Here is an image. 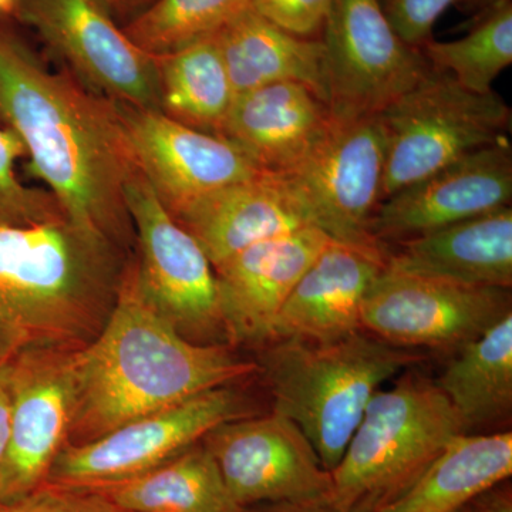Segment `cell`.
<instances>
[{
	"label": "cell",
	"mask_w": 512,
	"mask_h": 512,
	"mask_svg": "<svg viewBox=\"0 0 512 512\" xmlns=\"http://www.w3.org/2000/svg\"><path fill=\"white\" fill-rule=\"evenodd\" d=\"M201 443L239 507L332 498V474L311 441L275 410L222 423Z\"/></svg>",
	"instance_id": "5bb4252c"
},
{
	"label": "cell",
	"mask_w": 512,
	"mask_h": 512,
	"mask_svg": "<svg viewBox=\"0 0 512 512\" xmlns=\"http://www.w3.org/2000/svg\"><path fill=\"white\" fill-rule=\"evenodd\" d=\"M386 251L329 242L292 289L274 325L275 340L329 343L360 332V309L384 269Z\"/></svg>",
	"instance_id": "ac0fdd59"
},
{
	"label": "cell",
	"mask_w": 512,
	"mask_h": 512,
	"mask_svg": "<svg viewBox=\"0 0 512 512\" xmlns=\"http://www.w3.org/2000/svg\"><path fill=\"white\" fill-rule=\"evenodd\" d=\"M508 291L384 268L362 303L360 325L396 348L460 349L512 312Z\"/></svg>",
	"instance_id": "7c38bea8"
},
{
	"label": "cell",
	"mask_w": 512,
	"mask_h": 512,
	"mask_svg": "<svg viewBox=\"0 0 512 512\" xmlns=\"http://www.w3.org/2000/svg\"><path fill=\"white\" fill-rule=\"evenodd\" d=\"M330 241L319 228L305 227L251 245L215 266L229 346L272 342L276 316Z\"/></svg>",
	"instance_id": "e0dca14e"
},
{
	"label": "cell",
	"mask_w": 512,
	"mask_h": 512,
	"mask_svg": "<svg viewBox=\"0 0 512 512\" xmlns=\"http://www.w3.org/2000/svg\"><path fill=\"white\" fill-rule=\"evenodd\" d=\"M468 5L483 6L484 10L493 6L494 3L500 2V0H466Z\"/></svg>",
	"instance_id": "f35d334b"
},
{
	"label": "cell",
	"mask_w": 512,
	"mask_h": 512,
	"mask_svg": "<svg viewBox=\"0 0 512 512\" xmlns=\"http://www.w3.org/2000/svg\"><path fill=\"white\" fill-rule=\"evenodd\" d=\"M0 126L20 138L29 173L46 185L70 221L133 255L127 187L140 170L116 103L66 70L50 69L5 20Z\"/></svg>",
	"instance_id": "6da1fadb"
},
{
	"label": "cell",
	"mask_w": 512,
	"mask_h": 512,
	"mask_svg": "<svg viewBox=\"0 0 512 512\" xmlns=\"http://www.w3.org/2000/svg\"><path fill=\"white\" fill-rule=\"evenodd\" d=\"M466 0H380L390 25L407 45L420 49L447 9Z\"/></svg>",
	"instance_id": "1f68e13d"
},
{
	"label": "cell",
	"mask_w": 512,
	"mask_h": 512,
	"mask_svg": "<svg viewBox=\"0 0 512 512\" xmlns=\"http://www.w3.org/2000/svg\"><path fill=\"white\" fill-rule=\"evenodd\" d=\"M3 365H0V461L8 447L10 430V396Z\"/></svg>",
	"instance_id": "e575fe53"
},
{
	"label": "cell",
	"mask_w": 512,
	"mask_h": 512,
	"mask_svg": "<svg viewBox=\"0 0 512 512\" xmlns=\"http://www.w3.org/2000/svg\"><path fill=\"white\" fill-rule=\"evenodd\" d=\"M330 114L377 116L430 72L390 25L380 0H335L320 37Z\"/></svg>",
	"instance_id": "30bf717a"
},
{
	"label": "cell",
	"mask_w": 512,
	"mask_h": 512,
	"mask_svg": "<svg viewBox=\"0 0 512 512\" xmlns=\"http://www.w3.org/2000/svg\"><path fill=\"white\" fill-rule=\"evenodd\" d=\"M13 353L15 352L10 349L8 343H6L5 340L0 339V365L5 363L6 360H8L9 357L13 355Z\"/></svg>",
	"instance_id": "74e56055"
},
{
	"label": "cell",
	"mask_w": 512,
	"mask_h": 512,
	"mask_svg": "<svg viewBox=\"0 0 512 512\" xmlns=\"http://www.w3.org/2000/svg\"><path fill=\"white\" fill-rule=\"evenodd\" d=\"M74 353L22 349L3 365L10 430L0 461V504L15 503L45 484L69 443L76 400Z\"/></svg>",
	"instance_id": "4fadbf2b"
},
{
	"label": "cell",
	"mask_w": 512,
	"mask_h": 512,
	"mask_svg": "<svg viewBox=\"0 0 512 512\" xmlns=\"http://www.w3.org/2000/svg\"><path fill=\"white\" fill-rule=\"evenodd\" d=\"M505 481L495 484L476 495L467 504L470 512H512V494L510 485H504Z\"/></svg>",
	"instance_id": "d6a6232c"
},
{
	"label": "cell",
	"mask_w": 512,
	"mask_h": 512,
	"mask_svg": "<svg viewBox=\"0 0 512 512\" xmlns=\"http://www.w3.org/2000/svg\"><path fill=\"white\" fill-rule=\"evenodd\" d=\"M420 52L431 69L450 74L464 89L494 92L495 80L512 63L511 0H500L485 9L483 18L466 36L450 42L427 40Z\"/></svg>",
	"instance_id": "4316f807"
},
{
	"label": "cell",
	"mask_w": 512,
	"mask_h": 512,
	"mask_svg": "<svg viewBox=\"0 0 512 512\" xmlns=\"http://www.w3.org/2000/svg\"><path fill=\"white\" fill-rule=\"evenodd\" d=\"M264 348L259 373L275 412L302 430L328 471L342 460L379 387L420 359L362 330L335 342L282 339Z\"/></svg>",
	"instance_id": "277c9868"
},
{
	"label": "cell",
	"mask_w": 512,
	"mask_h": 512,
	"mask_svg": "<svg viewBox=\"0 0 512 512\" xmlns=\"http://www.w3.org/2000/svg\"><path fill=\"white\" fill-rule=\"evenodd\" d=\"M377 116L386 138L382 201L511 128V109L497 93L470 92L434 69Z\"/></svg>",
	"instance_id": "8992f818"
},
{
	"label": "cell",
	"mask_w": 512,
	"mask_h": 512,
	"mask_svg": "<svg viewBox=\"0 0 512 512\" xmlns=\"http://www.w3.org/2000/svg\"><path fill=\"white\" fill-rule=\"evenodd\" d=\"M116 106L138 170L173 217L205 195L262 173L227 138L184 126L160 110Z\"/></svg>",
	"instance_id": "9a60e30c"
},
{
	"label": "cell",
	"mask_w": 512,
	"mask_h": 512,
	"mask_svg": "<svg viewBox=\"0 0 512 512\" xmlns=\"http://www.w3.org/2000/svg\"><path fill=\"white\" fill-rule=\"evenodd\" d=\"M244 512H346L339 510L330 500L325 501H281L245 508ZM352 512V511H350Z\"/></svg>",
	"instance_id": "836d02e7"
},
{
	"label": "cell",
	"mask_w": 512,
	"mask_h": 512,
	"mask_svg": "<svg viewBox=\"0 0 512 512\" xmlns=\"http://www.w3.org/2000/svg\"><path fill=\"white\" fill-rule=\"evenodd\" d=\"M335 0H251V9L271 22L303 39H320Z\"/></svg>",
	"instance_id": "f546056e"
},
{
	"label": "cell",
	"mask_w": 512,
	"mask_h": 512,
	"mask_svg": "<svg viewBox=\"0 0 512 512\" xmlns=\"http://www.w3.org/2000/svg\"><path fill=\"white\" fill-rule=\"evenodd\" d=\"M18 20L87 89L114 103L158 110L156 59L100 0H22Z\"/></svg>",
	"instance_id": "8fae6325"
},
{
	"label": "cell",
	"mask_w": 512,
	"mask_h": 512,
	"mask_svg": "<svg viewBox=\"0 0 512 512\" xmlns=\"http://www.w3.org/2000/svg\"><path fill=\"white\" fill-rule=\"evenodd\" d=\"M5 512H126L103 495L83 488L43 484L12 504Z\"/></svg>",
	"instance_id": "4dcf8cb0"
},
{
	"label": "cell",
	"mask_w": 512,
	"mask_h": 512,
	"mask_svg": "<svg viewBox=\"0 0 512 512\" xmlns=\"http://www.w3.org/2000/svg\"><path fill=\"white\" fill-rule=\"evenodd\" d=\"M437 384L467 433L507 419L512 410V312L461 346Z\"/></svg>",
	"instance_id": "d4e9b609"
},
{
	"label": "cell",
	"mask_w": 512,
	"mask_h": 512,
	"mask_svg": "<svg viewBox=\"0 0 512 512\" xmlns=\"http://www.w3.org/2000/svg\"><path fill=\"white\" fill-rule=\"evenodd\" d=\"M463 433L466 427L439 384L406 373L367 404L342 460L330 471V501L346 512L379 510Z\"/></svg>",
	"instance_id": "5b68a950"
},
{
	"label": "cell",
	"mask_w": 512,
	"mask_h": 512,
	"mask_svg": "<svg viewBox=\"0 0 512 512\" xmlns=\"http://www.w3.org/2000/svg\"><path fill=\"white\" fill-rule=\"evenodd\" d=\"M386 138L379 116L330 114L322 136L291 171L279 175L313 227L357 248L386 251L370 231L382 202Z\"/></svg>",
	"instance_id": "ba28073f"
},
{
	"label": "cell",
	"mask_w": 512,
	"mask_h": 512,
	"mask_svg": "<svg viewBox=\"0 0 512 512\" xmlns=\"http://www.w3.org/2000/svg\"><path fill=\"white\" fill-rule=\"evenodd\" d=\"M158 110L184 126L221 136L235 93L215 35L154 57Z\"/></svg>",
	"instance_id": "cb8c5ba5"
},
{
	"label": "cell",
	"mask_w": 512,
	"mask_h": 512,
	"mask_svg": "<svg viewBox=\"0 0 512 512\" xmlns=\"http://www.w3.org/2000/svg\"><path fill=\"white\" fill-rule=\"evenodd\" d=\"M384 268L484 288L512 286V208L396 242Z\"/></svg>",
	"instance_id": "44dd1931"
},
{
	"label": "cell",
	"mask_w": 512,
	"mask_h": 512,
	"mask_svg": "<svg viewBox=\"0 0 512 512\" xmlns=\"http://www.w3.org/2000/svg\"><path fill=\"white\" fill-rule=\"evenodd\" d=\"M100 2L109 9L114 18L123 20L124 25L138 13L143 12L153 0H100Z\"/></svg>",
	"instance_id": "d590c367"
},
{
	"label": "cell",
	"mask_w": 512,
	"mask_h": 512,
	"mask_svg": "<svg viewBox=\"0 0 512 512\" xmlns=\"http://www.w3.org/2000/svg\"><path fill=\"white\" fill-rule=\"evenodd\" d=\"M22 0H0V20L9 22L10 19L18 20Z\"/></svg>",
	"instance_id": "8d00e7d4"
},
{
	"label": "cell",
	"mask_w": 512,
	"mask_h": 512,
	"mask_svg": "<svg viewBox=\"0 0 512 512\" xmlns=\"http://www.w3.org/2000/svg\"><path fill=\"white\" fill-rule=\"evenodd\" d=\"M131 254L67 217L0 228V339L77 352L117 302Z\"/></svg>",
	"instance_id": "3957f363"
},
{
	"label": "cell",
	"mask_w": 512,
	"mask_h": 512,
	"mask_svg": "<svg viewBox=\"0 0 512 512\" xmlns=\"http://www.w3.org/2000/svg\"><path fill=\"white\" fill-rule=\"evenodd\" d=\"M454 512H470L468 511L467 505L466 507L460 508V510L454 511Z\"/></svg>",
	"instance_id": "ab89813d"
},
{
	"label": "cell",
	"mask_w": 512,
	"mask_h": 512,
	"mask_svg": "<svg viewBox=\"0 0 512 512\" xmlns=\"http://www.w3.org/2000/svg\"><path fill=\"white\" fill-rule=\"evenodd\" d=\"M127 207L134 228L131 271L143 298L185 339L228 345L214 266L140 171L128 184Z\"/></svg>",
	"instance_id": "52a82bcc"
},
{
	"label": "cell",
	"mask_w": 512,
	"mask_h": 512,
	"mask_svg": "<svg viewBox=\"0 0 512 512\" xmlns=\"http://www.w3.org/2000/svg\"><path fill=\"white\" fill-rule=\"evenodd\" d=\"M6 505L0 504V512H5Z\"/></svg>",
	"instance_id": "60d3db41"
},
{
	"label": "cell",
	"mask_w": 512,
	"mask_h": 512,
	"mask_svg": "<svg viewBox=\"0 0 512 512\" xmlns=\"http://www.w3.org/2000/svg\"><path fill=\"white\" fill-rule=\"evenodd\" d=\"M215 37L237 96L266 84L295 82L305 84L328 104L322 39L293 36L251 8Z\"/></svg>",
	"instance_id": "7402d4cb"
},
{
	"label": "cell",
	"mask_w": 512,
	"mask_h": 512,
	"mask_svg": "<svg viewBox=\"0 0 512 512\" xmlns=\"http://www.w3.org/2000/svg\"><path fill=\"white\" fill-rule=\"evenodd\" d=\"M126 512H244L202 443L141 476L93 488Z\"/></svg>",
	"instance_id": "484cf974"
},
{
	"label": "cell",
	"mask_w": 512,
	"mask_h": 512,
	"mask_svg": "<svg viewBox=\"0 0 512 512\" xmlns=\"http://www.w3.org/2000/svg\"><path fill=\"white\" fill-rule=\"evenodd\" d=\"M508 137L446 165L380 202L370 231L377 242H402L510 207ZM386 247V245H384Z\"/></svg>",
	"instance_id": "2e32d148"
},
{
	"label": "cell",
	"mask_w": 512,
	"mask_h": 512,
	"mask_svg": "<svg viewBox=\"0 0 512 512\" xmlns=\"http://www.w3.org/2000/svg\"><path fill=\"white\" fill-rule=\"evenodd\" d=\"M511 474V433H463L403 494L373 512H454Z\"/></svg>",
	"instance_id": "603a6c76"
},
{
	"label": "cell",
	"mask_w": 512,
	"mask_h": 512,
	"mask_svg": "<svg viewBox=\"0 0 512 512\" xmlns=\"http://www.w3.org/2000/svg\"><path fill=\"white\" fill-rule=\"evenodd\" d=\"M249 416L255 410L247 396L234 386L218 387L121 424L89 443L67 444L45 484L93 490L123 483L163 466L220 424Z\"/></svg>",
	"instance_id": "9c48e42d"
},
{
	"label": "cell",
	"mask_w": 512,
	"mask_h": 512,
	"mask_svg": "<svg viewBox=\"0 0 512 512\" xmlns=\"http://www.w3.org/2000/svg\"><path fill=\"white\" fill-rule=\"evenodd\" d=\"M330 120L328 104L305 84H266L235 97L221 137L262 173L284 175L308 154Z\"/></svg>",
	"instance_id": "ffe728a7"
},
{
	"label": "cell",
	"mask_w": 512,
	"mask_h": 512,
	"mask_svg": "<svg viewBox=\"0 0 512 512\" xmlns=\"http://www.w3.org/2000/svg\"><path fill=\"white\" fill-rule=\"evenodd\" d=\"M174 218L214 268L258 242L313 227L285 181L268 173L205 195Z\"/></svg>",
	"instance_id": "d6986e66"
},
{
	"label": "cell",
	"mask_w": 512,
	"mask_h": 512,
	"mask_svg": "<svg viewBox=\"0 0 512 512\" xmlns=\"http://www.w3.org/2000/svg\"><path fill=\"white\" fill-rule=\"evenodd\" d=\"M259 373L229 345H201L174 329L124 272L116 305L92 343L74 353L76 400L69 443H89L121 424Z\"/></svg>",
	"instance_id": "7a4b0ae2"
},
{
	"label": "cell",
	"mask_w": 512,
	"mask_h": 512,
	"mask_svg": "<svg viewBox=\"0 0 512 512\" xmlns=\"http://www.w3.org/2000/svg\"><path fill=\"white\" fill-rule=\"evenodd\" d=\"M25 157L20 138L10 128L0 126V228L26 227L66 217L49 191L20 180L16 165Z\"/></svg>",
	"instance_id": "f1b7e54d"
},
{
	"label": "cell",
	"mask_w": 512,
	"mask_h": 512,
	"mask_svg": "<svg viewBox=\"0 0 512 512\" xmlns=\"http://www.w3.org/2000/svg\"><path fill=\"white\" fill-rule=\"evenodd\" d=\"M251 8V0H153L123 29L153 57L215 35Z\"/></svg>",
	"instance_id": "83f0119b"
}]
</instances>
